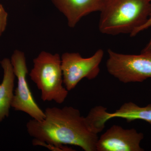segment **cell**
I'll use <instances>...</instances> for the list:
<instances>
[{
    "label": "cell",
    "instance_id": "6da1fadb",
    "mask_svg": "<svg viewBox=\"0 0 151 151\" xmlns=\"http://www.w3.org/2000/svg\"><path fill=\"white\" fill-rule=\"evenodd\" d=\"M42 121L30 119L27 130L34 139L57 145L77 146L85 151H96L98 134L86 117L71 106L47 108Z\"/></svg>",
    "mask_w": 151,
    "mask_h": 151
},
{
    "label": "cell",
    "instance_id": "7a4b0ae2",
    "mask_svg": "<svg viewBox=\"0 0 151 151\" xmlns=\"http://www.w3.org/2000/svg\"><path fill=\"white\" fill-rule=\"evenodd\" d=\"M99 29L108 35L129 34L134 37L151 14L150 0H104Z\"/></svg>",
    "mask_w": 151,
    "mask_h": 151
},
{
    "label": "cell",
    "instance_id": "3957f363",
    "mask_svg": "<svg viewBox=\"0 0 151 151\" xmlns=\"http://www.w3.org/2000/svg\"><path fill=\"white\" fill-rule=\"evenodd\" d=\"M31 79L41 93L43 101L62 104L68 95L63 86L61 57L57 53L41 52L33 60V67L29 74Z\"/></svg>",
    "mask_w": 151,
    "mask_h": 151
},
{
    "label": "cell",
    "instance_id": "277c9868",
    "mask_svg": "<svg viewBox=\"0 0 151 151\" xmlns=\"http://www.w3.org/2000/svg\"><path fill=\"white\" fill-rule=\"evenodd\" d=\"M108 52L107 70L122 83L142 82L151 78V51L139 55L122 54L111 49Z\"/></svg>",
    "mask_w": 151,
    "mask_h": 151
},
{
    "label": "cell",
    "instance_id": "5b68a950",
    "mask_svg": "<svg viewBox=\"0 0 151 151\" xmlns=\"http://www.w3.org/2000/svg\"><path fill=\"white\" fill-rule=\"evenodd\" d=\"M104 54L101 49L86 58L82 57L78 52H65L62 54L61 68L63 84L68 91L74 89L83 78L92 80L98 76Z\"/></svg>",
    "mask_w": 151,
    "mask_h": 151
},
{
    "label": "cell",
    "instance_id": "8992f818",
    "mask_svg": "<svg viewBox=\"0 0 151 151\" xmlns=\"http://www.w3.org/2000/svg\"><path fill=\"white\" fill-rule=\"evenodd\" d=\"M11 61L17 80L12 108L15 111L27 113L34 120H43L45 116V112L36 103L28 84L27 76L28 70L24 52L18 50H15Z\"/></svg>",
    "mask_w": 151,
    "mask_h": 151
},
{
    "label": "cell",
    "instance_id": "52a82bcc",
    "mask_svg": "<svg viewBox=\"0 0 151 151\" xmlns=\"http://www.w3.org/2000/svg\"><path fill=\"white\" fill-rule=\"evenodd\" d=\"M144 137L134 129L113 125L98 138L96 151H143L140 144Z\"/></svg>",
    "mask_w": 151,
    "mask_h": 151
},
{
    "label": "cell",
    "instance_id": "ba28073f",
    "mask_svg": "<svg viewBox=\"0 0 151 151\" xmlns=\"http://www.w3.org/2000/svg\"><path fill=\"white\" fill-rule=\"evenodd\" d=\"M104 0H51L52 4L67 19L68 24L74 28L82 17L100 12Z\"/></svg>",
    "mask_w": 151,
    "mask_h": 151
},
{
    "label": "cell",
    "instance_id": "9c48e42d",
    "mask_svg": "<svg viewBox=\"0 0 151 151\" xmlns=\"http://www.w3.org/2000/svg\"><path fill=\"white\" fill-rule=\"evenodd\" d=\"M4 76L0 84V123L9 115L14 96L15 75L11 59L4 58L0 61Z\"/></svg>",
    "mask_w": 151,
    "mask_h": 151
},
{
    "label": "cell",
    "instance_id": "30bf717a",
    "mask_svg": "<svg viewBox=\"0 0 151 151\" xmlns=\"http://www.w3.org/2000/svg\"><path fill=\"white\" fill-rule=\"evenodd\" d=\"M108 117L109 120L113 118H122L127 122L140 120L151 124V104L140 107L133 102L125 103L115 112H108Z\"/></svg>",
    "mask_w": 151,
    "mask_h": 151
},
{
    "label": "cell",
    "instance_id": "8fae6325",
    "mask_svg": "<svg viewBox=\"0 0 151 151\" xmlns=\"http://www.w3.org/2000/svg\"><path fill=\"white\" fill-rule=\"evenodd\" d=\"M33 145L34 146H41L48 149L52 151H73L74 150L72 148L68 147L65 145H57L55 144L46 142L39 140L36 139H33L32 140Z\"/></svg>",
    "mask_w": 151,
    "mask_h": 151
},
{
    "label": "cell",
    "instance_id": "7c38bea8",
    "mask_svg": "<svg viewBox=\"0 0 151 151\" xmlns=\"http://www.w3.org/2000/svg\"><path fill=\"white\" fill-rule=\"evenodd\" d=\"M8 14L2 5L0 4V36L5 30L7 24Z\"/></svg>",
    "mask_w": 151,
    "mask_h": 151
},
{
    "label": "cell",
    "instance_id": "4fadbf2b",
    "mask_svg": "<svg viewBox=\"0 0 151 151\" xmlns=\"http://www.w3.org/2000/svg\"><path fill=\"white\" fill-rule=\"evenodd\" d=\"M151 1V0H150ZM151 27V14L150 16V17L148 19L146 22L145 24L142 26L141 28H140L139 29H138L137 31L135 33L134 35V36L137 35L139 33Z\"/></svg>",
    "mask_w": 151,
    "mask_h": 151
},
{
    "label": "cell",
    "instance_id": "5bb4252c",
    "mask_svg": "<svg viewBox=\"0 0 151 151\" xmlns=\"http://www.w3.org/2000/svg\"><path fill=\"white\" fill-rule=\"evenodd\" d=\"M147 51H151V37L147 45L143 49V50H142V52Z\"/></svg>",
    "mask_w": 151,
    "mask_h": 151
}]
</instances>
